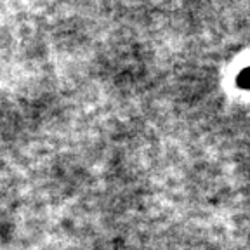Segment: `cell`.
I'll return each mask as SVG.
<instances>
[{"label":"cell","mask_w":250,"mask_h":250,"mask_svg":"<svg viewBox=\"0 0 250 250\" xmlns=\"http://www.w3.org/2000/svg\"><path fill=\"white\" fill-rule=\"evenodd\" d=\"M236 83L242 89H250V68H245L242 73L236 77Z\"/></svg>","instance_id":"obj_1"}]
</instances>
